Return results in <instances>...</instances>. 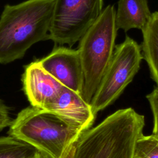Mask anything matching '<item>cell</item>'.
<instances>
[{"label":"cell","mask_w":158,"mask_h":158,"mask_svg":"<svg viewBox=\"0 0 158 158\" xmlns=\"http://www.w3.org/2000/svg\"><path fill=\"white\" fill-rule=\"evenodd\" d=\"M56 0H27L7 4L0 16V64L23 57L34 44L49 40Z\"/></svg>","instance_id":"6da1fadb"},{"label":"cell","mask_w":158,"mask_h":158,"mask_svg":"<svg viewBox=\"0 0 158 158\" xmlns=\"http://www.w3.org/2000/svg\"><path fill=\"white\" fill-rule=\"evenodd\" d=\"M144 125V115L133 108L119 109L80 135L72 158H135Z\"/></svg>","instance_id":"7a4b0ae2"},{"label":"cell","mask_w":158,"mask_h":158,"mask_svg":"<svg viewBox=\"0 0 158 158\" xmlns=\"http://www.w3.org/2000/svg\"><path fill=\"white\" fill-rule=\"evenodd\" d=\"M57 115L33 106L17 114L9 134L36 149L45 158H62L83 133Z\"/></svg>","instance_id":"3957f363"},{"label":"cell","mask_w":158,"mask_h":158,"mask_svg":"<svg viewBox=\"0 0 158 158\" xmlns=\"http://www.w3.org/2000/svg\"><path fill=\"white\" fill-rule=\"evenodd\" d=\"M115 9L109 4L79 41V52L84 77L81 97L88 104L110 63L115 48L117 29Z\"/></svg>","instance_id":"277c9868"},{"label":"cell","mask_w":158,"mask_h":158,"mask_svg":"<svg viewBox=\"0 0 158 158\" xmlns=\"http://www.w3.org/2000/svg\"><path fill=\"white\" fill-rule=\"evenodd\" d=\"M143 59L141 46L128 36L115 46L110 63L89 104L95 115L120 96L138 73Z\"/></svg>","instance_id":"5b68a950"},{"label":"cell","mask_w":158,"mask_h":158,"mask_svg":"<svg viewBox=\"0 0 158 158\" xmlns=\"http://www.w3.org/2000/svg\"><path fill=\"white\" fill-rule=\"evenodd\" d=\"M102 7L103 0H56L49 40L72 47L96 21Z\"/></svg>","instance_id":"8992f818"},{"label":"cell","mask_w":158,"mask_h":158,"mask_svg":"<svg viewBox=\"0 0 158 158\" xmlns=\"http://www.w3.org/2000/svg\"><path fill=\"white\" fill-rule=\"evenodd\" d=\"M39 61L42 67L64 86L81 96L84 77L78 49L57 46Z\"/></svg>","instance_id":"52a82bcc"},{"label":"cell","mask_w":158,"mask_h":158,"mask_svg":"<svg viewBox=\"0 0 158 158\" xmlns=\"http://www.w3.org/2000/svg\"><path fill=\"white\" fill-rule=\"evenodd\" d=\"M23 88L33 107L44 109L60 93L63 85L48 73L39 60L32 62L25 69Z\"/></svg>","instance_id":"ba28073f"},{"label":"cell","mask_w":158,"mask_h":158,"mask_svg":"<svg viewBox=\"0 0 158 158\" xmlns=\"http://www.w3.org/2000/svg\"><path fill=\"white\" fill-rule=\"evenodd\" d=\"M82 131L91 128L96 115L80 94L63 86L58 96L44 109Z\"/></svg>","instance_id":"9c48e42d"},{"label":"cell","mask_w":158,"mask_h":158,"mask_svg":"<svg viewBox=\"0 0 158 158\" xmlns=\"http://www.w3.org/2000/svg\"><path fill=\"white\" fill-rule=\"evenodd\" d=\"M152 16L147 0H118L115 23L117 30H143Z\"/></svg>","instance_id":"30bf717a"},{"label":"cell","mask_w":158,"mask_h":158,"mask_svg":"<svg viewBox=\"0 0 158 158\" xmlns=\"http://www.w3.org/2000/svg\"><path fill=\"white\" fill-rule=\"evenodd\" d=\"M141 31L143 58L148 64L151 78L158 87V11L152 13L149 23Z\"/></svg>","instance_id":"8fae6325"},{"label":"cell","mask_w":158,"mask_h":158,"mask_svg":"<svg viewBox=\"0 0 158 158\" xmlns=\"http://www.w3.org/2000/svg\"><path fill=\"white\" fill-rule=\"evenodd\" d=\"M41 155L36 149L13 136L0 137V158H36Z\"/></svg>","instance_id":"7c38bea8"},{"label":"cell","mask_w":158,"mask_h":158,"mask_svg":"<svg viewBox=\"0 0 158 158\" xmlns=\"http://www.w3.org/2000/svg\"><path fill=\"white\" fill-rule=\"evenodd\" d=\"M135 158H158V140L152 135H141L137 140Z\"/></svg>","instance_id":"4fadbf2b"},{"label":"cell","mask_w":158,"mask_h":158,"mask_svg":"<svg viewBox=\"0 0 158 158\" xmlns=\"http://www.w3.org/2000/svg\"><path fill=\"white\" fill-rule=\"evenodd\" d=\"M153 115V129L152 135L158 138V87L155 88L146 96Z\"/></svg>","instance_id":"5bb4252c"},{"label":"cell","mask_w":158,"mask_h":158,"mask_svg":"<svg viewBox=\"0 0 158 158\" xmlns=\"http://www.w3.org/2000/svg\"><path fill=\"white\" fill-rule=\"evenodd\" d=\"M11 122L8 108L0 101V131L9 127Z\"/></svg>","instance_id":"9a60e30c"},{"label":"cell","mask_w":158,"mask_h":158,"mask_svg":"<svg viewBox=\"0 0 158 158\" xmlns=\"http://www.w3.org/2000/svg\"><path fill=\"white\" fill-rule=\"evenodd\" d=\"M74 151V144H73L64 153L62 158H72Z\"/></svg>","instance_id":"2e32d148"},{"label":"cell","mask_w":158,"mask_h":158,"mask_svg":"<svg viewBox=\"0 0 158 158\" xmlns=\"http://www.w3.org/2000/svg\"><path fill=\"white\" fill-rule=\"evenodd\" d=\"M43 157H44L43 155H41V156H40L39 157H36V158H43Z\"/></svg>","instance_id":"e0dca14e"},{"label":"cell","mask_w":158,"mask_h":158,"mask_svg":"<svg viewBox=\"0 0 158 158\" xmlns=\"http://www.w3.org/2000/svg\"><path fill=\"white\" fill-rule=\"evenodd\" d=\"M157 138V140H158V138Z\"/></svg>","instance_id":"ac0fdd59"},{"label":"cell","mask_w":158,"mask_h":158,"mask_svg":"<svg viewBox=\"0 0 158 158\" xmlns=\"http://www.w3.org/2000/svg\"><path fill=\"white\" fill-rule=\"evenodd\" d=\"M43 158H45V157H43Z\"/></svg>","instance_id":"d6986e66"}]
</instances>
